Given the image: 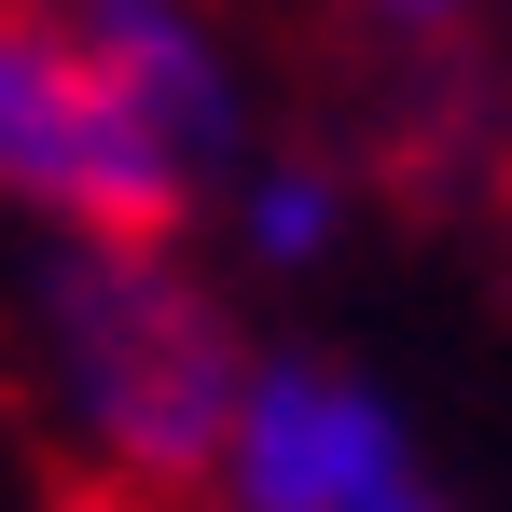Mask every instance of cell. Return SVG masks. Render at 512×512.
Wrapping results in <instances>:
<instances>
[{
  "label": "cell",
  "instance_id": "8",
  "mask_svg": "<svg viewBox=\"0 0 512 512\" xmlns=\"http://www.w3.org/2000/svg\"><path fill=\"white\" fill-rule=\"evenodd\" d=\"M388 512H443V499H429V471H416V485H402V499H388Z\"/></svg>",
  "mask_w": 512,
  "mask_h": 512
},
{
  "label": "cell",
  "instance_id": "5",
  "mask_svg": "<svg viewBox=\"0 0 512 512\" xmlns=\"http://www.w3.org/2000/svg\"><path fill=\"white\" fill-rule=\"evenodd\" d=\"M236 236H250L263 263H319V250H333V180H319V167H250Z\"/></svg>",
  "mask_w": 512,
  "mask_h": 512
},
{
  "label": "cell",
  "instance_id": "3",
  "mask_svg": "<svg viewBox=\"0 0 512 512\" xmlns=\"http://www.w3.org/2000/svg\"><path fill=\"white\" fill-rule=\"evenodd\" d=\"M222 512H388L416 485V443L388 416V388H360L346 360H305V346H250L236 402H222V443L194 471Z\"/></svg>",
  "mask_w": 512,
  "mask_h": 512
},
{
  "label": "cell",
  "instance_id": "1",
  "mask_svg": "<svg viewBox=\"0 0 512 512\" xmlns=\"http://www.w3.org/2000/svg\"><path fill=\"white\" fill-rule=\"evenodd\" d=\"M28 333H42L56 429L111 485H194L208 471L250 346L222 319V291L180 263V236H56L42 291H28Z\"/></svg>",
  "mask_w": 512,
  "mask_h": 512
},
{
  "label": "cell",
  "instance_id": "2",
  "mask_svg": "<svg viewBox=\"0 0 512 512\" xmlns=\"http://www.w3.org/2000/svg\"><path fill=\"white\" fill-rule=\"evenodd\" d=\"M208 167L125 84V56L56 0H0V208L56 236H180Z\"/></svg>",
  "mask_w": 512,
  "mask_h": 512
},
{
  "label": "cell",
  "instance_id": "6",
  "mask_svg": "<svg viewBox=\"0 0 512 512\" xmlns=\"http://www.w3.org/2000/svg\"><path fill=\"white\" fill-rule=\"evenodd\" d=\"M56 512H180V485H111V471H97L84 499H56Z\"/></svg>",
  "mask_w": 512,
  "mask_h": 512
},
{
  "label": "cell",
  "instance_id": "7",
  "mask_svg": "<svg viewBox=\"0 0 512 512\" xmlns=\"http://www.w3.org/2000/svg\"><path fill=\"white\" fill-rule=\"evenodd\" d=\"M374 14H388V28H443L457 0H374Z\"/></svg>",
  "mask_w": 512,
  "mask_h": 512
},
{
  "label": "cell",
  "instance_id": "4",
  "mask_svg": "<svg viewBox=\"0 0 512 512\" xmlns=\"http://www.w3.org/2000/svg\"><path fill=\"white\" fill-rule=\"evenodd\" d=\"M56 14H84L97 42L125 56V84L180 125V153H194V167H222V153H236V70H222V42H208V14H194V0H56Z\"/></svg>",
  "mask_w": 512,
  "mask_h": 512
}]
</instances>
